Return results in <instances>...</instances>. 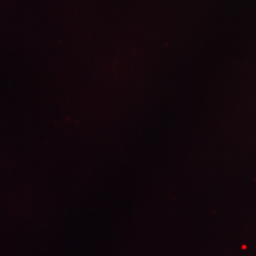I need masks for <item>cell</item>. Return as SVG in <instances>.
Returning a JSON list of instances; mask_svg holds the SVG:
<instances>
[]
</instances>
